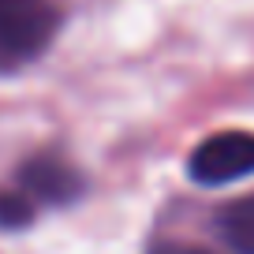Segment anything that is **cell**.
Returning <instances> with one entry per match:
<instances>
[{
	"label": "cell",
	"instance_id": "obj_1",
	"mask_svg": "<svg viewBox=\"0 0 254 254\" xmlns=\"http://www.w3.org/2000/svg\"><path fill=\"white\" fill-rule=\"evenodd\" d=\"M187 172L194 183L206 187H221V183L243 180L254 172V135L251 131H221L198 142V150L190 153Z\"/></svg>",
	"mask_w": 254,
	"mask_h": 254
},
{
	"label": "cell",
	"instance_id": "obj_2",
	"mask_svg": "<svg viewBox=\"0 0 254 254\" xmlns=\"http://www.w3.org/2000/svg\"><path fill=\"white\" fill-rule=\"evenodd\" d=\"M53 0H0V53L38 56L56 34Z\"/></svg>",
	"mask_w": 254,
	"mask_h": 254
},
{
	"label": "cell",
	"instance_id": "obj_3",
	"mask_svg": "<svg viewBox=\"0 0 254 254\" xmlns=\"http://www.w3.org/2000/svg\"><path fill=\"white\" fill-rule=\"evenodd\" d=\"M19 183H23V194H30L34 202H53V206L79 198V190H82V176L71 165H64L60 157H53V153L26 161L23 172H19Z\"/></svg>",
	"mask_w": 254,
	"mask_h": 254
},
{
	"label": "cell",
	"instance_id": "obj_4",
	"mask_svg": "<svg viewBox=\"0 0 254 254\" xmlns=\"http://www.w3.org/2000/svg\"><path fill=\"white\" fill-rule=\"evenodd\" d=\"M217 236L236 254H254V194L236 198L217 213Z\"/></svg>",
	"mask_w": 254,
	"mask_h": 254
},
{
	"label": "cell",
	"instance_id": "obj_5",
	"mask_svg": "<svg viewBox=\"0 0 254 254\" xmlns=\"http://www.w3.org/2000/svg\"><path fill=\"white\" fill-rule=\"evenodd\" d=\"M34 221V198L23 190H4L0 194V228H26Z\"/></svg>",
	"mask_w": 254,
	"mask_h": 254
},
{
	"label": "cell",
	"instance_id": "obj_6",
	"mask_svg": "<svg viewBox=\"0 0 254 254\" xmlns=\"http://www.w3.org/2000/svg\"><path fill=\"white\" fill-rule=\"evenodd\" d=\"M168 254H206V251H194V247H176V251H168Z\"/></svg>",
	"mask_w": 254,
	"mask_h": 254
}]
</instances>
